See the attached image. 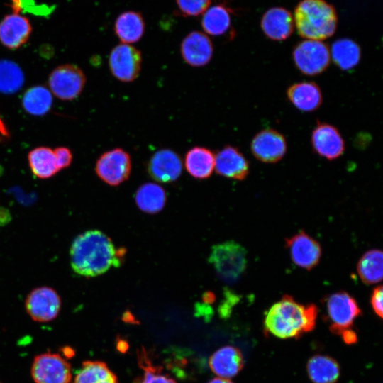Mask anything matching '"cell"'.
<instances>
[{"instance_id":"obj_1","label":"cell","mask_w":383,"mask_h":383,"mask_svg":"<svg viewBox=\"0 0 383 383\" xmlns=\"http://www.w3.org/2000/svg\"><path fill=\"white\" fill-rule=\"evenodd\" d=\"M126 251L116 248L111 240L98 230L87 231L72 243L70 255L72 270L79 275L94 277L118 267Z\"/></svg>"},{"instance_id":"obj_2","label":"cell","mask_w":383,"mask_h":383,"mask_svg":"<svg viewBox=\"0 0 383 383\" xmlns=\"http://www.w3.org/2000/svg\"><path fill=\"white\" fill-rule=\"evenodd\" d=\"M317 316L316 305L301 304L286 294L268 310L264 321L265 328L282 339H298L315 328Z\"/></svg>"},{"instance_id":"obj_3","label":"cell","mask_w":383,"mask_h":383,"mask_svg":"<svg viewBox=\"0 0 383 383\" xmlns=\"http://www.w3.org/2000/svg\"><path fill=\"white\" fill-rule=\"evenodd\" d=\"M294 22L300 36L321 41L335 33L338 18L333 6L324 0H302L295 8Z\"/></svg>"},{"instance_id":"obj_4","label":"cell","mask_w":383,"mask_h":383,"mask_svg":"<svg viewBox=\"0 0 383 383\" xmlns=\"http://www.w3.org/2000/svg\"><path fill=\"white\" fill-rule=\"evenodd\" d=\"M209 262L222 281L233 284L240 278L247 267V251L233 240L218 243L211 248Z\"/></svg>"},{"instance_id":"obj_5","label":"cell","mask_w":383,"mask_h":383,"mask_svg":"<svg viewBox=\"0 0 383 383\" xmlns=\"http://www.w3.org/2000/svg\"><path fill=\"white\" fill-rule=\"evenodd\" d=\"M326 319L332 333L341 335L351 330L355 320L361 315L356 300L346 292L328 295L326 300Z\"/></svg>"},{"instance_id":"obj_6","label":"cell","mask_w":383,"mask_h":383,"mask_svg":"<svg viewBox=\"0 0 383 383\" xmlns=\"http://www.w3.org/2000/svg\"><path fill=\"white\" fill-rule=\"evenodd\" d=\"M292 58L295 67L301 73L315 76L328 67L331 52L328 46L322 41L306 39L294 48Z\"/></svg>"},{"instance_id":"obj_7","label":"cell","mask_w":383,"mask_h":383,"mask_svg":"<svg viewBox=\"0 0 383 383\" xmlns=\"http://www.w3.org/2000/svg\"><path fill=\"white\" fill-rule=\"evenodd\" d=\"M86 83V76L77 65L66 64L57 67L50 74L48 86L50 92L63 101L77 98Z\"/></svg>"},{"instance_id":"obj_8","label":"cell","mask_w":383,"mask_h":383,"mask_svg":"<svg viewBox=\"0 0 383 383\" xmlns=\"http://www.w3.org/2000/svg\"><path fill=\"white\" fill-rule=\"evenodd\" d=\"M132 161L129 153L116 148L102 153L95 164L97 176L106 184L118 186L131 174Z\"/></svg>"},{"instance_id":"obj_9","label":"cell","mask_w":383,"mask_h":383,"mask_svg":"<svg viewBox=\"0 0 383 383\" xmlns=\"http://www.w3.org/2000/svg\"><path fill=\"white\" fill-rule=\"evenodd\" d=\"M31 374L35 383H70L72 369L60 354L48 352L34 358Z\"/></svg>"},{"instance_id":"obj_10","label":"cell","mask_w":383,"mask_h":383,"mask_svg":"<svg viewBox=\"0 0 383 383\" xmlns=\"http://www.w3.org/2000/svg\"><path fill=\"white\" fill-rule=\"evenodd\" d=\"M142 65L141 52L126 43L116 45L109 57L112 75L122 82H131L140 74Z\"/></svg>"},{"instance_id":"obj_11","label":"cell","mask_w":383,"mask_h":383,"mask_svg":"<svg viewBox=\"0 0 383 383\" xmlns=\"http://www.w3.org/2000/svg\"><path fill=\"white\" fill-rule=\"evenodd\" d=\"M61 304L58 293L49 287L33 289L25 301L27 313L38 322H48L55 319L60 311Z\"/></svg>"},{"instance_id":"obj_12","label":"cell","mask_w":383,"mask_h":383,"mask_svg":"<svg viewBox=\"0 0 383 383\" xmlns=\"http://www.w3.org/2000/svg\"><path fill=\"white\" fill-rule=\"evenodd\" d=\"M250 150L253 156L264 163H277L284 157L287 151L285 137L277 130L263 129L252 138Z\"/></svg>"},{"instance_id":"obj_13","label":"cell","mask_w":383,"mask_h":383,"mask_svg":"<svg viewBox=\"0 0 383 383\" xmlns=\"http://www.w3.org/2000/svg\"><path fill=\"white\" fill-rule=\"evenodd\" d=\"M314 152L328 160L340 157L345 150V143L339 130L334 126L318 121L311 135Z\"/></svg>"},{"instance_id":"obj_14","label":"cell","mask_w":383,"mask_h":383,"mask_svg":"<svg viewBox=\"0 0 383 383\" xmlns=\"http://www.w3.org/2000/svg\"><path fill=\"white\" fill-rule=\"evenodd\" d=\"M286 247L294 264L301 268L311 270L320 261L322 253L320 244L304 231L287 238Z\"/></svg>"},{"instance_id":"obj_15","label":"cell","mask_w":383,"mask_h":383,"mask_svg":"<svg viewBox=\"0 0 383 383\" xmlns=\"http://www.w3.org/2000/svg\"><path fill=\"white\" fill-rule=\"evenodd\" d=\"M146 170L155 181L171 183L176 181L182 174V159L172 150L160 149L150 157L147 162Z\"/></svg>"},{"instance_id":"obj_16","label":"cell","mask_w":383,"mask_h":383,"mask_svg":"<svg viewBox=\"0 0 383 383\" xmlns=\"http://www.w3.org/2000/svg\"><path fill=\"white\" fill-rule=\"evenodd\" d=\"M180 52L187 65L196 67H203L211 61L213 55V45L205 33L192 31L182 40Z\"/></svg>"},{"instance_id":"obj_17","label":"cell","mask_w":383,"mask_h":383,"mask_svg":"<svg viewBox=\"0 0 383 383\" xmlns=\"http://www.w3.org/2000/svg\"><path fill=\"white\" fill-rule=\"evenodd\" d=\"M214 169L222 177L243 180L249 174L250 164L238 148L226 145L215 154Z\"/></svg>"},{"instance_id":"obj_18","label":"cell","mask_w":383,"mask_h":383,"mask_svg":"<svg viewBox=\"0 0 383 383\" xmlns=\"http://www.w3.org/2000/svg\"><path fill=\"white\" fill-rule=\"evenodd\" d=\"M32 26L29 19L20 13H12L0 21V43L9 50H16L29 39Z\"/></svg>"},{"instance_id":"obj_19","label":"cell","mask_w":383,"mask_h":383,"mask_svg":"<svg viewBox=\"0 0 383 383\" xmlns=\"http://www.w3.org/2000/svg\"><path fill=\"white\" fill-rule=\"evenodd\" d=\"M260 25L265 36L276 41L286 40L294 30L291 13L282 7L268 9L262 16Z\"/></svg>"},{"instance_id":"obj_20","label":"cell","mask_w":383,"mask_h":383,"mask_svg":"<svg viewBox=\"0 0 383 383\" xmlns=\"http://www.w3.org/2000/svg\"><path fill=\"white\" fill-rule=\"evenodd\" d=\"M287 96L294 107L303 112L317 110L323 101V95L319 86L316 82L310 81L291 84L287 89Z\"/></svg>"},{"instance_id":"obj_21","label":"cell","mask_w":383,"mask_h":383,"mask_svg":"<svg viewBox=\"0 0 383 383\" xmlns=\"http://www.w3.org/2000/svg\"><path fill=\"white\" fill-rule=\"evenodd\" d=\"M209 365L212 372L221 378L235 376L244 365L241 352L233 346H224L215 351L209 358Z\"/></svg>"},{"instance_id":"obj_22","label":"cell","mask_w":383,"mask_h":383,"mask_svg":"<svg viewBox=\"0 0 383 383\" xmlns=\"http://www.w3.org/2000/svg\"><path fill=\"white\" fill-rule=\"evenodd\" d=\"M214 165L215 153L209 148L195 146L185 154V168L195 179H205L211 177Z\"/></svg>"},{"instance_id":"obj_23","label":"cell","mask_w":383,"mask_h":383,"mask_svg":"<svg viewBox=\"0 0 383 383\" xmlns=\"http://www.w3.org/2000/svg\"><path fill=\"white\" fill-rule=\"evenodd\" d=\"M114 32L123 43L139 41L145 32V22L141 13L133 11L121 13L115 21Z\"/></svg>"},{"instance_id":"obj_24","label":"cell","mask_w":383,"mask_h":383,"mask_svg":"<svg viewBox=\"0 0 383 383\" xmlns=\"http://www.w3.org/2000/svg\"><path fill=\"white\" fill-rule=\"evenodd\" d=\"M307 372L313 383H335L340 376L338 363L327 355H316L307 363Z\"/></svg>"},{"instance_id":"obj_25","label":"cell","mask_w":383,"mask_h":383,"mask_svg":"<svg viewBox=\"0 0 383 383\" xmlns=\"http://www.w3.org/2000/svg\"><path fill=\"white\" fill-rule=\"evenodd\" d=\"M331 57L334 64L343 71L353 70L361 59L359 45L349 38L336 40L331 47Z\"/></svg>"},{"instance_id":"obj_26","label":"cell","mask_w":383,"mask_h":383,"mask_svg":"<svg viewBox=\"0 0 383 383\" xmlns=\"http://www.w3.org/2000/svg\"><path fill=\"white\" fill-rule=\"evenodd\" d=\"M28 160L32 172L39 179L50 178L60 171L54 150L50 148L33 149L28 155Z\"/></svg>"},{"instance_id":"obj_27","label":"cell","mask_w":383,"mask_h":383,"mask_svg":"<svg viewBox=\"0 0 383 383\" xmlns=\"http://www.w3.org/2000/svg\"><path fill=\"white\" fill-rule=\"evenodd\" d=\"M136 204L140 210L148 213L160 211L167 201L165 189L160 185L148 182L139 187L135 194Z\"/></svg>"},{"instance_id":"obj_28","label":"cell","mask_w":383,"mask_h":383,"mask_svg":"<svg viewBox=\"0 0 383 383\" xmlns=\"http://www.w3.org/2000/svg\"><path fill=\"white\" fill-rule=\"evenodd\" d=\"M231 9L224 4H216L208 9L203 15L201 26L207 34L220 36L231 27Z\"/></svg>"},{"instance_id":"obj_29","label":"cell","mask_w":383,"mask_h":383,"mask_svg":"<svg viewBox=\"0 0 383 383\" xmlns=\"http://www.w3.org/2000/svg\"><path fill=\"white\" fill-rule=\"evenodd\" d=\"M382 252L372 249L365 252L357 265V271L361 280L367 284H374L382 281L383 272Z\"/></svg>"},{"instance_id":"obj_30","label":"cell","mask_w":383,"mask_h":383,"mask_svg":"<svg viewBox=\"0 0 383 383\" xmlns=\"http://www.w3.org/2000/svg\"><path fill=\"white\" fill-rule=\"evenodd\" d=\"M21 102L27 113L40 116L48 113L52 106V93L44 86H35L26 90Z\"/></svg>"},{"instance_id":"obj_31","label":"cell","mask_w":383,"mask_h":383,"mask_svg":"<svg viewBox=\"0 0 383 383\" xmlns=\"http://www.w3.org/2000/svg\"><path fill=\"white\" fill-rule=\"evenodd\" d=\"M74 383H118V381L104 362L88 360L82 363Z\"/></svg>"},{"instance_id":"obj_32","label":"cell","mask_w":383,"mask_h":383,"mask_svg":"<svg viewBox=\"0 0 383 383\" xmlns=\"http://www.w3.org/2000/svg\"><path fill=\"white\" fill-rule=\"evenodd\" d=\"M25 82L21 68L9 60H0V92L6 94L18 91Z\"/></svg>"},{"instance_id":"obj_33","label":"cell","mask_w":383,"mask_h":383,"mask_svg":"<svg viewBox=\"0 0 383 383\" xmlns=\"http://www.w3.org/2000/svg\"><path fill=\"white\" fill-rule=\"evenodd\" d=\"M139 360L143 374L138 377L133 383H177L172 378L165 374L160 367L152 363L145 350L140 353Z\"/></svg>"},{"instance_id":"obj_34","label":"cell","mask_w":383,"mask_h":383,"mask_svg":"<svg viewBox=\"0 0 383 383\" xmlns=\"http://www.w3.org/2000/svg\"><path fill=\"white\" fill-rule=\"evenodd\" d=\"M211 0H176L178 13L184 17L197 16L209 7Z\"/></svg>"},{"instance_id":"obj_35","label":"cell","mask_w":383,"mask_h":383,"mask_svg":"<svg viewBox=\"0 0 383 383\" xmlns=\"http://www.w3.org/2000/svg\"><path fill=\"white\" fill-rule=\"evenodd\" d=\"M58 170L60 171L68 167L72 161V153L71 150L65 147H58L53 150Z\"/></svg>"},{"instance_id":"obj_36","label":"cell","mask_w":383,"mask_h":383,"mask_svg":"<svg viewBox=\"0 0 383 383\" xmlns=\"http://www.w3.org/2000/svg\"><path fill=\"white\" fill-rule=\"evenodd\" d=\"M382 299H383V288L379 285L375 287L371 294L370 303L374 313L382 318L383 307H382Z\"/></svg>"},{"instance_id":"obj_37","label":"cell","mask_w":383,"mask_h":383,"mask_svg":"<svg viewBox=\"0 0 383 383\" xmlns=\"http://www.w3.org/2000/svg\"><path fill=\"white\" fill-rule=\"evenodd\" d=\"M10 137V133L6 124L0 117V142H3Z\"/></svg>"},{"instance_id":"obj_38","label":"cell","mask_w":383,"mask_h":383,"mask_svg":"<svg viewBox=\"0 0 383 383\" xmlns=\"http://www.w3.org/2000/svg\"><path fill=\"white\" fill-rule=\"evenodd\" d=\"M11 8L13 9V13H19L21 10V1L20 0H11Z\"/></svg>"},{"instance_id":"obj_39","label":"cell","mask_w":383,"mask_h":383,"mask_svg":"<svg viewBox=\"0 0 383 383\" xmlns=\"http://www.w3.org/2000/svg\"><path fill=\"white\" fill-rule=\"evenodd\" d=\"M209 383H233L231 381H230L228 379L221 378V377H216L212 379Z\"/></svg>"}]
</instances>
